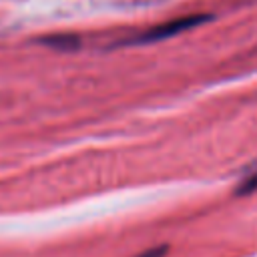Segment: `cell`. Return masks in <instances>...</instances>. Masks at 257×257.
<instances>
[{
  "label": "cell",
  "mask_w": 257,
  "mask_h": 257,
  "mask_svg": "<svg viewBox=\"0 0 257 257\" xmlns=\"http://www.w3.org/2000/svg\"><path fill=\"white\" fill-rule=\"evenodd\" d=\"M213 16L211 14H189V16H183V18H175V20H169L165 24H157L153 28H149L147 32H141L133 38H126L122 40V44H149V42H159V40H167L171 36H177L189 28H195V26H201L205 22H209Z\"/></svg>",
  "instance_id": "obj_1"
},
{
  "label": "cell",
  "mask_w": 257,
  "mask_h": 257,
  "mask_svg": "<svg viewBox=\"0 0 257 257\" xmlns=\"http://www.w3.org/2000/svg\"><path fill=\"white\" fill-rule=\"evenodd\" d=\"M255 189H257V171H253L251 175H247V177L239 183L237 195H249V193H253Z\"/></svg>",
  "instance_id": "obj_2"
},
{
  "label": "cell",
  "mask_w": 257,
  "mask_h": 257,
  "mask_svg": "<svg viewBox=\"0 0 257 257\" xmlns=\"http://www.w3.org/2000/svg\"><path fill=\"white\" fill-rule=\"evenodd\" d=\"M165 249H167V247H155V249H151V251H147V253H141L139 257H163V255H165Z\"/></svg>",
  "instance_id": "obj_3"
}]
</instances>
